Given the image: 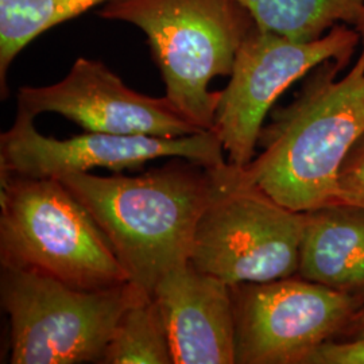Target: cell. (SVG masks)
Returning <instances> with one entry per match:
<instances>
[{"label": "cell", "instance_id": "6da1fadb", "mask_svg": "<svg viewBox=\"0 0 364 364\" xmlns=\"http://www.w3.org/2000/svg\"><path fill=\"white\" fill-rule=\"evenodd\" d=\"M227 168L176 158L136 176L75 173L60 181L100 227L131 285L153 297L171 269L191 260L197 224Z\"/></svg>", "mask_w": 364, "mask_h": 364}, {"label": "cell", "instance_id": "7a4b0ae2", "mask_svg": "<svg viewBox=\"0 0 364 364\" xmlns=\"http://www.w3.org/2000/svg\"><path fill=\"white\" fill-rule=\"evenodd\" d=\"M326 61L314 68L291 103L272 112L260 131V154L239 168L279 204L309 212L340 204L338 176L364 134V68Z\"/></svg>", "mask_w": 364, "mask_h": 364}, {"label": "cell", "instance_id": "3957f363", "mask_svg": "<svg viewBox=\"0 0 364 364\" xmlns=\"http://www.w3.org/2000/svg\"><path fill=\"white\" fill-rule=\"evenodd\" d=\"M99 16L144 31L166 96L201 130H212L220 91L213 78L230 76L242 42L255 27L237 0H108Z\"/></svg>", "mask_w": 364, "mask_h": 364}, {"label": "cell", "instance_id": "277c9868", "mask_svg": "<svg viewBox=\"0 0 364 364\" xmlns=\"http://www.w3.org/2000/svg\"><path fill=\"white\" fill-rule=\"evenodd\" d=\"M0 266L81 290L129 284L100 227L57 178L0 173Z\"/></svg>", "mask_w": 364, "mask_h": 364}, {"label": "cell", "instance_id": "5b68a950", "mask_svg": "<svg viewBox=\"0 0 364 364\" xmlns=\"http://www.w3.org/2000/svg\"><path fill=\"white\" fill-rule=\"evenodd\" d=\"M141 294L130 282L81 290L42 274L1 267L0 301L11 326L9 362L100 363L117 320Z\"/></svg>", "mask_w": 364, "mask_h": 364}, {"label": "cell", "instance_id": "8992f818", "mask_svg": "<svg viewBox=\"0 0 364 364\" xmlns=\"http://www.w3.org/2000/svg\"><path fill=\"white\" fill-rule=\"evenodd\" d=\"M305 212L289 209L228 162L225 181L196 228L191 262L225 284L297 275Z\"/></svg>", "mask_w": 364, "mask_h": 364}, {"label": "cell", "instance_id": "52a82bcc", "mask_svg": "<svg viewBox=\"0 0 364 364\" xmlns=\"http://www.w3.org/2000/svg\"><path fill=\"white\" fill-rule=\"evenodd\" d=\"M359 43V33L347 25H338L311 42L293 41L255 25L236 53L212 127L228 162L247 166L255 158L260 131L279 96L326 61L346 68Z\"/></svg>", "mask_w": 364, "mask_h": 364}, {"label": "cell", "instance_id": "ba28073f", "mask_svg": "<svg viewBox=\"0 0 364 364\" xmlns=\"http://www.w3.org/2000/svg\"><path fill=\"white\" fill-rule=\"evenodd\" d=\"M235 364H305L326 341L336 340L364 297L299 275L231 285Z\"/></svg>", "mask_w": 364, "mask_h": 364}, {"label": "cell", "instance_id": "9c48e42d", "mask_svg": "<svg viewBox=\"0 0 364 364\" xmlns=\"http://www.w3.org/2000/svg\"><path fill=\"white\" fill-rule=\"evenodd\" d=\"M34 119L18 111L13 126L1 132L0 173L60 180L96 168L115 173L134 169L159 158H183L209 168L228 162L220 139L212 130L177 138L85 131L69 139H55L42 135Z\"/></svg>", "mask_w": 364, "mask_h": 364}, {"label": "cell", "instance_id": "30bf717a", "mask_svg": "<svg viewBox=\"0 0 364 364\" xmlns=\"http://www.w3.org/2000/svg\"><path fill=\"white\" fill-rule=\"evenodd\" d=\"M18 111L34 117L58 114L87 132L177 138L205 131L183 117L166 95L134 91L105 64L84 57L55 84L19 88Z\"/></svg>", "mask_w": 364, "mask_h": 364}, {"label": "cell", "instance_id": "8fae6325", "mask_svg": "<svg viewBox=\"0 0 364 364\" xmlns=\"http://www.w3.org/2000/svg\"><path fill=\"white\" fill-rule=\"evenodd\" d=\"M153 299L169 338L173 364H235L231 287L191 260L171 269Z\"/></svg>", "mask_w": 364, "mask_h": 364}, {"label": "cell", "instance_id": "7c38bea8", "mask_svg": "<svg viewBox=\"0 0 364 364\" xmlns=\"http://www.w3.org/2000/svg\"><path fill=\"white\" fill-rule=\"evenodd\" d=\"M297 275L364 297V208L340 203L305 212Z\"/></svg>", "mask_w": 364, "mask_h": 364}, {"label": "cell", "instance_id": "4fadbf2b", "mask_svg": "<svg viewBox=\"0 0 364 364\" xmlns=\"http://www.w3.org/2000/svg\"><path fill=\"white\" fill-rule=\"evenodd\" d=\"M255 25L282 37L311 42L338 25L355 28L364 16V0H237Z\"/></svg>", "mask_w": 364, "mask_h": 364}, {"label": "cell", "instance_id": "5bb4252c", "mask_svg": "<svg viewBox=\"0 0 364 364\" xmlns=\"http://www.w3.org/2000/svg\"><path fill=\"white\" fill-rule=\"evenodd\" d=\"M108 0H0V91L9 97L14 60L45 31L103 6Z\"/></svg>", "mask_w": 364, "mask_h": 364}, {"label": "cell", "instance_id": "9a60e30c", "mask_svg": "<svg viewBox=\"0 0 364 364\" xmlns=\"http://www.w3.org/2000/svg\"><path fill=\"white\" fill-rule=\"evenodd\" d=\"M103 364H173L169 338L156 299L141 294L117 320Z\"/></svg>", "mask_w": 364, "mask_h": 364}, {"label": "cell", "instance_id": "2e32d148", "mask_svg": "<svg viewBox=\"0 0 364 364\" xmlns=\"http://www.w3.org/2000/svg\"><path fill=\"white\" fill-rule=\"evenodd\" d=\"M338 188L343 203L364 208V134L341 166Z\"/></svg>", "mask_w": 364, "mask_h": 364}, {"label": "cell", "instance_id": "e0dca14e", "mask_svg": "<svg viewBox=\"0 0 364 364\" xmlns=\"http://www.w3.org/2000/svg\"><path fill=\"white\" fill-rule=\"evenodd\" d=\"M305 364H364V335L326 341L313 352Z\"/></svg>", "mask_w": 364, "mask_h": 364}, {"label": "cell", "instance_id": "ac0fdd59", "mask_svg": "<svg viewBox=\"0 0 364 364\" xmlns=\"http://www.w3.org/2000/svg\"><path fill=\"white\" fill-rule=\"evenodd\" d=\"M364 335V304L358 309V312L352 316L348 326L343 331L341 336L336 340L343 338H360Z\"/></svg>", "mask_w": 364, "mask_h": 364}]
</instances>
